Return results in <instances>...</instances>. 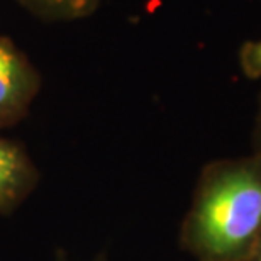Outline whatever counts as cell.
Returning <instances> with one entry per match:
<instances>
[{
  "label": "cell",
  "mask_w": 261,
  "mask_h": 261,
  "mask_svg": "<svg viewBox=\"0 0 261 261\" xmlns=\"http://www.w3.org/2000/svg\"><path fill=\"white\" fill-rule=\"evenodd\" d=\"M261 239V158L217 160L203 166L180 229L197 261H249Z\"/></svg>",
  "instance_id": "obj_1"
},
{
  "label": "cell",
  "mask_w": 261,
  "mask_h": 261,
  "mask_svg": "<svg viewBox=\"0 0 261 261\" xmlns=\"http://www.w3.org/2000/svg\"><path fill=\"white\" fill-rule=\"evenodd\" d=\"M41 88V76L14 41L0 36V129L28 116Z\"/></svg>",
  "instance_id": "obj_2"
},
{
  "label": "cell",
  "mask_w": 261,
  "mask_h": 261,
  "mask_svg": "<svg viewBox=\"0 0 261 261\" xmlns=\"http://www.w3.org/2000/svg\"><path fill=\"white\" fill-rule=\"evenodd\" d=\"M39 180L33 160L20 144L0 136V214L19 207Z\"/></svg>",
  "instance_id": "obj_3"
},
{
  "label": "cell",
  "mask_w": 261,
  "mask_h": 261,
  "mask_svg": "<svg viewBox=\"0 0 261 261\" xmlns=\"http://www.w3.org/2000/svg\"><path fill=\"white\" fill-rule=\"evenodd\" d=\"M25 9L48 20H75L93 14L102 0H19Z\"/></svg>",
  "instance_id": "obj_4"
},
{
  "label": "cell",
  "mask_w": 261,
  "mask_h": 261,
  "mask_svg": "<svg viewBox=\"0 0 261 261\" xmlns=\"http://www.w3.org/2000/svg\"><path fill=\"white\" fill-rule=\"evenodd\" d=\"M239 68L251 80L261 78V39L246 41L239 49Z\"/></svg>",
  "instance_id": "obj_5"
},
{
  "label": "cell",
  "mask_w": 261,
  "mask_h": 261,
  "mask_svg": "<svg viewBox=\"0 0 261 261\" xmlns=\"http://www.w3.org/2000/svg\"><path fill=\"white\" fill-rule=\"evenodd\" d=\"M254 153L258 158H261V95L258 98V112H256V122H254Z\"/></svg>",
  "instance_id": "obj_6"
},
{
  "label": "cell",
  "mask_w": 261,
  "mask_h": 261,
  "mask_svg": "<svg viewBox=\"0 0 261 261\" xmlns=\"http://www.w3.org/2000/svg\"><path fill=\"white\" fill-rule=\"evenodd\" d=\"M249 261H261V239H259V243H258V246L256 249H254V253H253V256Z\"/></svg>",
  "instance_id": "obj_7"
}]
</instances>
